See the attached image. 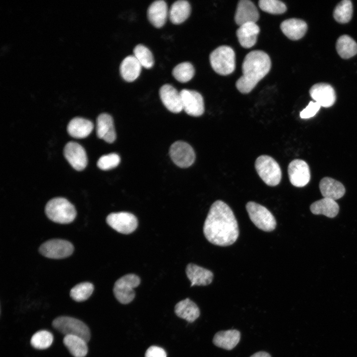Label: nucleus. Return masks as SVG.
Masks as SVG:
<instances>
[{"label": "nucleus", "mask_w": 357, "mask_h": 357, "mask_svg": "<svg viewBox=\"0 0 357 357\" xmlns=\"http://www.w3.org/2000/svg\"><path fill=\"white\" fill-rule=\"evenodd\" d=\"M203 229L206 238L210 243L221 246L233 244L239 236L234 214L222 200H217L211 206Z\"/></svg>", "instance_id": "obj_1"}, {"label": "nucleus", "mask_w": 357, "mask_h": 357, "mask_svg": "<svg viewBox=\"0 0 357 357\" xmlns=\"http://www.w3.org/2000/svg\"><path fill=\"white\" fill-rule=\"evenodd\" d=\"M271 62L264 52L253 51L245 57L242 64V75L237 81V88L242 93L251 91L258 82L269 72Z\"/></svg>", "instance_id": "obj_2"}, {"label": "nucleus", "mask_w": 357, "mask_h": 357, "mask_svg": "<svg viewBox=\"0 0 357 357\" xmlns=\"http://www.w3.org/2000/svg\"><path fill=\"white\" fill-rule=\"evenodd\" d=\"M45 210L49 219L60 224L70 223L76 216V211L73 205L62 197L51 199L47 203Z\"/></svg>", "instance_id": "obj_3"}, {"label": "nucleus", "mask_w": 357, "mask_h": 357, "mask_svg": "<svg viewBox=\"0 0 357 357\" xmlns=\"http://www.w3.org/2000/svg\"><path fill=\"white\" fill-rule=\"evenodd\" d=\"M210 62L216 73L222 75L230 74L236 67L235 52L229 46H220L210 54Z\"/></svg>", "instance_id": "obj_4"}, {"label": "nucleus", "mask_w": 357, "mask_h": 357, "mask_svg": "<svg viewBox=\"0 0 357 357\" xmlns=\"http://www.w3.org/2000/svg\"><path fill=\"white\" fill-rule=\"evenodd\" d=\"M256 171L262 180L268 185H278L282 177V172L278 163L271 157L261 155L255 162Z\"/></svg>", "instance_id": "obj_5"}, {"label": "nucleus", "mask_w": 357, "mask_h": 357, "mask_svg": "<svg viewBox=\"0 0 357 357\" xmlns=\"http://www.w3.org/2000/svg\"><path fill=\"white\" fill-rule=\"evenodd\" d=\"M53 326L57 330L66 335L79 337L87 342L90 339V331L82 321L69 316H60L54 320Z\"/></svg>", "instance_id": "obj_6"}, {"label": "nucleus", "mask_w": 357, "mask_h": 357, "mask_svg": "<svg viewBox=\"0 0 357 357\" xmlns=\"http://www.w3.org/2000/svg\"><path fill=\"white\" fill-rule=\"evenodd\" d=\"M246 209L250 219L259 229L271 232L276 227V221L271 212L264 206L255 202L249 201Z\"/></svg>", "instance_id": "obj_7"}, {"label": "nucleus", "mask_w": 357, "mask_h": 357, "mask_svg": "<svg viewBox=\"0 0 357 357\" xmlns=\"http://www.w3.org/2000/svg\"><path fill=\"white\" fill-rule=\"evenodd\" d=\"M140 283V278L133 274L125 275L115 283L113 292L115 298L122 304H128L134 299V289Z\"/></svg>", "instance_id": "obj_8"}, {"label": "nucleus", "mask_w": 357, "mask_h": 357, "mask_svg": "<svg viewBox=\"0 0 357 357\" xmlns=\"http://www.w3.org/2000/svg\"><path fill=\"white\" fill-rule=\"evenodd\" d=\"M169 154L173 162L181 168L190 167L195 159V154L192 147L183 141L173 143L170 148Z\"/></svg>", "instance_id": "obj_9"}, {"label": "nucleus", "mask_w": 357, "mask_h": 357, "mask_svg": "<svg viewBox=\"0 0 357 357\" xmlns=\"http://www.w3.org/2000/svg\"><path fill=\"white\" fill-rule=\"evenodd\" d=\"M74 247L69 241L64 239H53L43 243L39 252L43 256L52 259H61L70 256Z\"/></svg>", "instance_id": "obj_10"}, {"label": "nucleus", "mask_w": 357, "mask_h": 357, "mask_svg": "<svg viewBox=\"0 0 357 357\" xmlns=\"http://www.w3.org/2000/svg\"><path fill=\"white\" fill-rule=\"evenodd\" d=\"M106 222L112 228L123 234L132 233L138 226L136 216L127 212L110 213L106 218Z\"/></svg>", "instance_id": "obj_11"}, {"label": "nucleus", "mask_w": 357, "mask_h": 357, "mask_svg": "<svg viewBox=\"0 0 357 357\" xmlns=\"http://www.w3.org/2000/svg\"><path fill=\"white\" fill-rule=\"evenodd\" d=\"M183 110L189 116L199 117L204 112L202 95L198 92L184 89L180 91Z\"/></svg>", "instance_id": "obj_12"}, {"label": "nucleus", "mask_w": 357, "mask_h": 357, "mask_svg": "<svg viewBox=\"0 0 357 357\" xmlns=\"http://www.w3.org/2000/svg\"><path fill=\"white\" fill-rule=\"evenodd\" d=\"M288 172L291 183L296 187L306 185L310 179V173L308 164L303 160L295 159L288 166Z\"/></svg>", "instance_id": "obj_13"}, {"label": "nucleus", "mask_w": 357, "mask_h": 357, "mask_svg": "<svg viewBox=\"0 0 357 357\" xmlns=\"http://www.w3.org/2000/svg\"><path fill=\"white\" fill-rule=\"evenodd\" d=\"M63 154L70 165L77 171H82L87 164V157L84 148L79 144L70 141L64 146Z\"/></svg>", "instance_id": "obj_14"}, {"label": "nucleus", "mask_w": 357, "mask_h": 357, "mask_svg": "<svg viewBox=\"0 0 357 357\" xmlns=\"http://www.w3.org/2000/svg\"><path fill=\"white\" fill-rule=\"evenodd\" d=\"M160 99L165 107L170 112L178 113L183 110L180 92L170 84H165L160 89Z\"/></svg>", "instance_id": "obj_15"}, {"label": "nucleus", "mask_w": 357, "mask_h": 357, "mask_svg": "<svg viewBox=\"0 0 357 357\" xmlns=\"http://www.w3.org/2000/svg\"><path fill=\"white\" fill-rule=\"evenodd\" d=\"M309 93L311 98L321 107H330L336 101L335 90L327 83H319L313 85L309 90Z\"/></svg>", "instance_id": "obj_16"}, {"label": "nucleus", "mask_w": 357, "mask_h": 357, "mask_svg": "<svg viewBox=\"0 0 357 357\" xmlns=\"http://www.w3.org/2000/svg\"><path fill=\"white\" fill-rule=\"evenodd\" d=\"M259 13L255 4L248 0H240L235 15L236 23L240 26L248 22L256 23L259 19Z\"/></svg>", "instance_id": "obj_17"}, {"label": "nucleus", "mask_w": 357, "mask_h": 357, "mask_svg": "<svg viewBox=\"0 0 357 357\" xmlns=\"http://www.w3.org/2000/svg\"><path fill=\"white\" fill-rule=\"evenodd\" d=\"M96 132L97 136L106 142L111 143L116 139V133L113 119L107 113L99 115L96 121Z\"/></svg>", "instance_id": "obj_18"}, {"label": "nucleus", "mask_w": 357, "mask_h": 357, "mask_svg": "<svg viewBox=\"0 0 357 357\" xmlns=\"http://www.w3.org/2000/svg\"><path fill=\"white\" fill-rule=\"evenodd\" d=\"M186 274L191 282V286L209 285L213 278V274L211 271L193 263L187 265Z\"/></svg>", "instance_id": "obj_19"}, {"label": "nucleus", "mask_w": 357, "mask_h": 357, "mask_svg": "<svg viewBox=\"0 0 357 357\" xmlns=\"http://www.w3.org/2000/svg\"><path fill=\"white\" fill-rule=\"evenodd\" d=\"M168 15L167 4L163 0L154 1L147 10L148 18L151 23L156 28H160L165 24Z\"/></svg>", "instance_id": "obj_20"}, {"label": "nucleus", "mask_w": 357, "mask_h": 357, "mask_svg": "<svg viewBox=\"0 0 357 357\" xmlns=\"http://www.w3.org/2000/svg\"><path fill=\"white\" fill-rule=\"evenodd\" d=\"M259 31V26L254 22H248L239 26L236 33L240 45L244 48L253 46L256 43Z\"/></svg>", "instance_id": "obj_21"}, {"label": "nucleus", "mask_w": 357, "mask_h": 357, "mask_svg": "<svg viewBox=\"0 0 357 357\" xmlns=\"http://www.w3.org/2000/svg\"><path fill=\"white\" fill-rule=\"evenodd\" d=\"M280 28L288 38L297 40L304 35L307 29V25L306 22L301 19L290 18L283 21Z\"/></svg>", "instance_id": "obj_22"}, {"label": "nucleus", "mask_w": 357, "mask_h": 357, "mask_svg": "<svg viewBox=\"0 0 357 357\" xmlns=\"http://www.w3.org/2000/svg\"><path fill=\"white\" fill-rule=\"evenodd\" d=\"M319 189L324 198L336 200L342 197L346 190L340 181L329 177L323 178L320 181Z\"/></svg>", "instance_id": "obj_23"}, {"label": "nucleus", "mask_w": 357, "mask_h": 357, "mask_svg": "<svg viewBox=\"0 0 357 357\" xmlns=\"http://www.w3.org/2000/svg\"><path fill=\"white\" fill-rule=\"evenodd\" d=\"M240 339V332L236 329H230L217 332L213 337V343L218 347L231 350L238 344Z\"/></svg>", "instance_id": "obj_24"}, {"label": "nucleus", "mask_w": 357, "mask_h": 357, "mask_svg": "<svg viewBox=\"0 0 357 357\" xmlns=\"http://www.w3.org/2000/svg\"><path fill=\"white\" fill-rule=\"evenodd\" d=\"M142 67L134 55H129L121 61L119 67L120 73L124 80L132 82L139 76Z\"/></svg>", "instance_id": "obj_25"}, {"label": "nucleus", "mask_w": 357, "mask_h": 357, "mask_svg": "<svg viewBox=\"0 0 357 357\" xmlns=\"http://www.w3.org/2000/svg\"><path fill=\"white\" fill-rule=\"evenodd\" d=\"M94 125L90 120L80 117L72 119L68 123L67 130L73 137L83 138L88 136L92 131Z\"/></svg>", "instance_id": "obj_26"}, {"label": "nucleus", "mask_w": 357, "mask_h": 357, "mask_svg": "<svg viewBox=\"0 0 357 357\" xmlns=\"http://www.w3.org/2000/svg\"><path fill=\"white\" fill-rule=\"evenodd\" d=\"M175 312L179 317L191 323L200 315V310L196 304L188 298L180 300L175 306Z\"/></svg>", "instance_id": "obj_27"}, {"label": "nucleus", "mask_w": 357, "mask_h": 357, "mask_svg": "<svg viewBox=\"0 0 357 357\" xmlns=\"http://www.w3.org/2000/svg\"><path fill=\"white\" fill-rule=\"evenodd\" d=\"M310 210L313 214H322L329 218H334L339 213V206L335 200L324 197L312 203Z\"/></svg>", "instance_id": "obj_28"}, {"label": "nucleus", "mask_w": 357, "mask_h": 357, "mask_svg": "<svg viewBox=\"0 0 357 357\" xmlns=\"http://www.w3.org/2000/svg\"><path fill=\"white\" fill-rule=\"evenodd\" d=\"M190 11L189 3L185 0H179L172 5L169 11V17L173 23L178 24L184 22L189 17Z\"/></svg>", "instance_id": "obj_29"}, {"label": "nucleus", "mask_w": 357, "mask_h": 357, "mask_svg": "<svg viewBox=\"0 0 357 357\" xmlns=\"http://www.w3.org/2000/svg\"><path fill=\"white\" fill-rule=\"evenodd\" d=\"M63 343L74 357H85L88 353L87 342L79 337L65 336Z\"/></svg>", "instance_id": "obj_30"}, {"label": "nucleus", "mask_w": 357, "mask_h": 357, "mask_svg": "<svg viewBox=\"0 0 357 357\" xmlns=\"http://www.w3.org/2000/svg\"><path fill=\"white\" fill-rule=\"evenodd\" d=\"M336 50L343 59L350 58L357 54V44L350 36L347 35L341 36L337 40Z\"/></svg>", "instance_id": "obj_31"}, {"label": "nucleus", "mask_w": 357, "mask_h": 357, "mask_svg": "<svg viewBox=\"0 0 357 357\" xmlns=\"http://www.w3.org/2000/svg\"><path fill=\"white\" fill-rule=\"evenodd\" d=\"M353 15V5L351 1L344 0L340 2L333 11L335 19L338 22L346 23L350 21Z\"/></svg>", "instance_id": "obj_32"}, {"label": "nucleus", "mask_w": 357, "mask_h": 357, "mask_svg": "<svg viewBox=\"0 0 357 357\" xmlns=\"http://www.w3.org/2000/svg\"><path fill=\"white\" fill-rule=\"evenodd\" d=\"M195 70L192 64L189 62H183L176 65L172 71L175 78L181 83H185L193 77Z\"/></svg>", "instance_id": "obj_33"}, {"label": "nucleus", "mask_w": 357, "mask_h": 357, "mask_svg": "<svg viewBox=\"0 0 357 357\" xmlns=\"http://www.w3.org/2000/svg\"><path fill=\"white\" fill-rule=\"evenodd\" d=\"M133 54L142 67L149 69L154 65L153 55L150 50L144 45H136L133 49Z\"/></svg>", "instance_id": "obj_34"}, {"label": "nucleus", "mask_w": 357, "mask_h": 357, "mask_svg": "<svg viewBox=\"0 0 357 357\" xmlns=\"http://www.w3.org/2000/svg\"><path fill=\"white\" fill-rule=\"evenodd\" d=\"M94 286L89 282L79 283L70 290V296L76 301L81 302L87 299L92 295Z\"/></svg>", "instance_id": "obj_35"}, {"label": "nucleus", "mask_w": 357, "mask_h": 357, "mask_svg": "<svg viewBox=\"0 0 357 357\" xmlns=\"http://www.w3.org/2000/svg\"><path fill=\"white\" fill-rule=\"evenodd\" d=\"M52 334L46 330H41L35 333L32 337L30 343L34 348L39 350L49 348L53 341Z\"/></svg>", "instance_id": "obj_36"}, {"label": "nucleus", "mask_w": 357, "mask_h": 357, "mask_svg": "<svg viewBox=\"0 0 357 357\" xmlns=\"http://www.w3.org/2000/svg\"><path fill=\"white\" fill-rule=\"evenodd\" d=\"M258 4L263 11L271 14H282L287 10L285 3L277 0H260Z\"/></svg>", "instance_id": "obj_37"}, {"label": "nucleus", "mask_w": 357, "mask_h": 357, "mask_svg": "<svg viewBox=\"0 0 357 357\" xmlns=\"http://www.w3.org/2000/svg\"><path fill=\"white\" fill-rule=\"evenodd\" d=\"M120 158L116 153H110L101 156L98 160L97 165L102 170H109L117 167L119 164Z\"/></svg>", "instance_id": "obj_38"}, {"label": "nucleus", "mask_w": 357, "mask_h": 357, "mask_svg": "<svg viewBox=\"0 0 357 357\" xmlns=\"http://www.w3.org/2000/svg\"><path fill=\"white\" fill-rule=\"evenodd\" d=\"M321 106L316 102L310 101L308 105L300 112L301 119H309L314 117L318 112Z\"/></svg>", "instance_id": "obj_39"}, {"label": "nucleus", "mask_w": 357, "mask_h": 357, "mask_svg": "<svg viewBox=\"0 0 357 357\" xmlns=\"http://www.w3.org/2000/svg\"><path fill=\"white\" fill-rule=\"evenodd\" d=\"M145 357H167V353L162 348L152 346L147 349Z\"/></svg>", "instance_id": "obj_40"}, {"label": "nucleus", "mask_w": 357, "mask_h": 357, "mask_svg": "<svg viewBox=\"0 0 357 357\" xmlns=\"http://www.w3.org/2000/svg\"><path fill=\"white\" fill-rule=\"evenodd\" d=\"M250 357H271V355L264 351H260L258 352H256L255 354H253L252 356H251Z\"/></svg>", "instance_id": "obj_41"}]
</instances>
